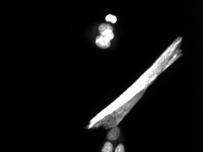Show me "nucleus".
<instances>
[{"label":"nucleus","mask_w":203,"mask_h":152,"mask_svg":"<svg viewBox=\"0 0 203 152\" xmlns=\"http://www.w3.org/2000/svg\"><path fill=\"white\" fill-rule=\"evenodd\" d=\"M98 30L100 32V35L104 36L110 41H111L114 37L113 33V27L111 24L108 23H102L98 26Z\"/></svg>","instance_id":"obj_1"},{"label":"nucleus","mask_w":203,"mask_h":152,"mask_svg":"<svg viewBox=\"0 0 203 152\" xmlns=\"http://www.w3.org/2000/svg\"><path fill=\"white\" fill-rule=\"evenodd\" d=\"M95 44L102 49H107L111 46V41L104 36L98 35L96 37Z\"/></svg>","instance_id":"obj_2"},{"label":"nucleus","mask_w":203,"mask_h":152,"mask_svg":"<svg viewBox=\"0 0 203 152\" xmlns=\"http://www.w3.org/2000/svg\"><path fill=\"white\" fill-rule=\"evenodd\" d=\"M120 135V131L119 128L118 127H115L112 128L109 131L107 135V138L109 140H116L119 138Z\"/></svg>","instance_id":"obj_3"},{"label":"nucleus","mask_w":203,"mask_h":152,"mask_svg":"<svg viewBox=\"0 0 203 152\" xmlns=\"http://www.w3.org/2000/svg\"><path fill=\"white\" fill-rule=\"evenodd\" d=\"M113 144L110 142H107L106 143H105L102 149V152H113Z\"/></svg>","instance_id":"obj_4"},{"label":"nucleus","mask_w":203,"mask_h":152,"mask_svg":"<svg viewBox=\"0 0 203 152\" xmlns=\"http://www.w3.org/2000/svg\"><path fill=\"white\" fill-rule=\"evenodd\" d=\"M105 20L107 21H110L112 23H116V22L117 21V17L115 15L109 14V15H107V17L105 18Z\"/></svg>","instance_id":"obj_5"},{"label":"nucleus","mask_w":203,"mask_h":152,"mask_svg":"<svg viewBox=\"0 0 203 152\" xmlns=\"http://www.w3.org/2000/svg\"><path fill=\"white\" fill-rule=\"evenodd\" d=\"M115 152H125V148L123 144H119L116 149H115Z\"/></svg>","instance_id":"obj_6"}]
</instances>
